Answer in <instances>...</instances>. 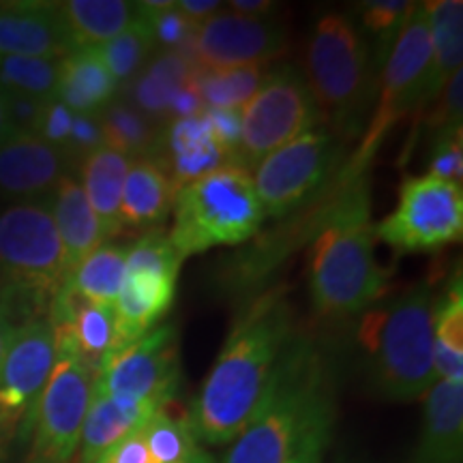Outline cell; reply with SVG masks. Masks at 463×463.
Returning <instances> with one entry per match:
<instances>
[{
    "label": "cell",
    "instance_id": "6da1fadb",
    "mask_svg": "<svg viewBox=\"0 0 463 463\" xmlns=\"http://www.w3.org/2000/svg\"><path fill=\"white\" fill-rule=\"evenodd\" d=\"M292 337L294 316L283 289L266 292L245 307L191 408L195 438L206 444L234 442L262 403Z\"/></svg>",
    "mask_w": 463,
    "mask_h": 463
},
{
    "label": "cell",
    "instance_id": "7a4b0ae2",
    "mask_svg": "<svg viewBox=\"0 0 463 463\" xmlns=\"http://www.w3.org/2000/svg\"><path fill=\"white\" fill-rule=\"evenodd\" d=\"M389 288V270L375 256L367 181H345L331 222L309 249L311 305L322 320L341 322L378 305Z\"/></svg>",
    "mask_w": 463,
    "mask_h": 463
},
{
    "label": "cell",
    "instance_id": "3957f363",
    "mask_svg": "<svg viewBox=\"0 0 463 463\" xmlns=\"http://www.w3.org/2000/svg\"><path fill=\"white\" fill-rule=\"evenodd\" d=\"M438 298L436 283H419L363 316L358 341L369 384L386 402L422 399L436 384L433 320Z\"/></svg>",
    "mask_w": 463,
    "mask_h": 463
},
{
    "label": "cell",
    "instance_id": "277c9868",
    "mask_svg": "<svg viewBox=\"0 0 463 463\" xmlns=\"http://www.w3.org/2000/svg\"><path fill=\"white\" fill-rule=\"evenodd\" d=\"M333 414L320 356L309 341L292 337L277 363L262 403L223 463H289L307 431Z\"/></svg>",
    "mask_w": 463,
    "mask_h": 463
},
{
    "label": "cell",
    "instance_id": "5b68a950",
    "mask_svg": "<svg viewBox=\"0 0 463 463\" xmlns=\"http://www.w3.org/2000/svg\"><path fill=\"white\" fill-rule=\"evenodd\" d=\"M307 89L337 140L361 133L372 106L373 78L367 43L345 14H324L311 31L305 54Z\"/></svg>",
    "mask_w": 463,
    "mask_h": 463
},
{
    "label": "cell",
    "instance_id": "8992f818",
    "mask_svg": "<svg viewBox=\"0 0 463 463\" xmlns=\"http://www.w3.org/2000/svg\"><path fill=\"white\" fill-rule=\"evenodd\" d=\"M170 241L184 260L256 236L264 222L251 172L225 165L178 189Z\"/></svg>",
    "mask_w": 463,
    "mask_h": 463
},
{
    "label": "cell",
    "instance_id": "52a82bcc",
    "mask_svg": "<svg viewBox=\"0 0 463 463\" xmlns=\"http://www.w3.org/2000/svg\"><path fill=\"white\" fill-rule=\"evenodd\" d=\"M431 73V34L430 17L425 3H414L412 11L405 17L402 31L386 58L384 75L378 106L361 140V146L352 155L339 178L354 181L364 176V170L372 164L378 148L389 136L392 127L408 116H414V127H419L420 114L430 108L427 86Z\"/></svg>",
    "mask_w": 463,
    "mask_h": 463
},
{
    "label": "cell",
    "instance_id": "ba28073f",
    "mask_svg": "<svg viewBox=\"0 0 463 463\" xmlns=\"http://www.w3.org/2000/svg\"><path fill=\"white\" fill-rule=\"evenodd\" d=\"M65 279V251L48 202H15L0 211V294L39 316Z\"/></svg>",
    "mask_w": 463,
    "mask_h": 463
},
{
    "label": "cell",
    "instance_id": "9c48e42d",
    "mask_svg": "<svg viewBox=\"0 0 463 463\" xmlns=\"http://www.w3.org/2000/svg\"><path fill=\"white\" fill-rule=\"evenodd\" d=\"M317 123L320 114L303 73L294 65L277 67L266 73L262 86L242 108L239 165L256 170L264 157Z\"/></svg>",
    "mask_w": 463,
    "mask_h": 463
},
{
    "label": "cell",
    "instance_id": "30bf717a",
    "mask_svg": "<svg viewBox=\"0 0 463 463\" xmlns=\"http://www.w3.org/2000/svg\"><path fill=\"white\" fill-rule=\"evenodd\" d=\"M397 253H430L461 241L463 189L430 174L405 178L395 211L373 228Z\"/></svg>",
    "mask_w": 463,
    "mask_h": 463
},
{
    "label": "cell",
    "instance_id": "8fae6325",
    "mask_svg": "<svg viewBox=\"0 0 463 463\" xmlns=\"http://www.w3.org/2000/svg\"><path fill=\"white\" fill-rule=\"evenodd\" d=\"M56 350V364L34 408L26 463H73L80 449L95 373L73 352Z\"/></svg>",
    "mask_w": 463,
    "mask_h": 463
},
{
    "label": "cell",
    "instance_id": "7c38bea8",
    "mask_svg": "<svg viewBox=\"0 0 463 463\" xmlns=\"http://www.w3.org/2000/svg\"><path fill=\"white\" fill-rule=\"evenodd\" d=\"M178 380V333L174 324H164L114 350L95 375V391L164 408L176 395Z\"/></svg>",
    "mask_w": 463,
    "mask_h": 463
},
{
    "label": "cell",
    "instance_id": "4fadbf2b",
    "mask_svg": "<svg viewBox=\"0 0 463 463\" xmlns=\"http://www.w3.org/2000/svg\"><path fill=\"white\" fill-rule=\"evenodd\" d=\"M339 150L331 131L314 127L260 161L253 170V187L264 215L281 219L303 204L326 181Z\"/></svg>",
    "mask_w": 463,
    "mask_h": 463
},
{
    "label": "cell",
    "instance_id": "5bb4252c",
    "mask_svg": "<svg viewBox=\"0 0 463 463\" xmlns=\"http://www.w3.org/2000/svg\"><path fill=\"white\" fill-rule=\"evenodd\" d=\"M288 48V28L273 17L219 11L195 28L191 58L198 69L266 65Z\"/></svg>",
    "mask_w": 463,
    "mask_h": 463
},
{
    "label": "cell",
    "instance_id": "9a60e30c",
    "mask_svg": "<svg viewBox=\"0 0 463 463\" xmlns=\"http://www.w3.org/2000/svg\"><path fill=\"white\" fill-rule=\"evenodd\" d=\"M56 335L48 316L28 317L17 326L0 364V392L24 412L20 438H31L34 408L56 364Z\"/></svg>",
    "mask_w": 463,
    "mask_h": 463
},
{
    "label": "cell",
    "instance_id": "2e32d148",
    "mask_svg": "<svg viewBox=\"0 0 463 463\" xmlns=\"http://www.w3.org/2000/svg\"><path fill=\"white\" fill-rule=\"evenodd\" d=\"M69 164L71 159L43 137L14 133L0 144V195L34 202L54 191L61 178L67 176Z\"/></svg>",
    "mask_w": 463,
    "mask_h": 463
},
{
    "label": "cell",
    "instance_id": "e0dca14e",
    "mask_svg": "<svg viewBox=\"0 0 463 463\" xmlns=\"http://www.w3.org/2000/svg\"><path fill=\"white\" fill-rule=\"evenodd\" d=\"M178 270L125 269V281L114 303L116 347L144 337L164 320L176 297Z\"/></svg>",
    "mask_w": 463,
    "mask_h": 463
},
{
    "label": "cell",
    "instance_id": "ac0fdd59",
    "mask_svg": "<svg viewBox=\"0 0 463 463\" xmlns=\"http://www.w3.org/2000/svg\"><path fill=\"white\" fill-rule=\"evenodd\" d=\"M71 52V39L62 26L56 3L0 5V58H65Z\"/></svg>",
    "mask_w": 463,
    "mask_h": 463
},
{
    "label": "cell",
    "instance_id": "d6986e66",
    "mask_svg": "<svg viewBox=\"0 0 463 463\" xmlns=\"http://www.w3.org/2000/svg\"><path fill=\"white\" fill-rule=\"evenodd\" d=\"M153 159L165 167L176 189L198 181L219 167L230 165L228 155L213 136L204 112L189 118L170 120L164 129L159 155Z\"/></svg>",
    "mask_w": 463,
    "mask_h": 463
},
{
    "label": "cell",
    "instance_id": "ffe728a7",
    "mask_svg": "<svg viewBox=\"0 0 463 463\" xmlns=\"http://www.w3.org/2000/svg\"><path fill=\"white\" fill-rule=\"evenodd\" d=\"M157 405L109 397L92 389L86 410L82 433H80L78 463H99L103 455L131 433L140 431L157 412Z\"/></svg>",
    "mask_w": 463,
    "mask_h": 463
},
{
    "label": "cell",
    "instance_id": "44dd1931",
    "mask_svg": "<svg viewBox=\"0 0 463 463\" xmlns=\"http://www.w3.org/2000/svg\"><path fill=\"white\" fill-rule=\"evenodd\" d=\"M422 402V430L414 463H461L463 384L436 380Z\"/></svg>",
    "mask_w": 463,
    "mask_h": 463
},
{
    "label": "cell",
    "instance_id": "7402d4cb",
    "mask_svg": "<svg viewBox=\"0 0 463 463\" xmlns=\"http://www.w3.org/2000/svg\"><path fill=\"white\" fill-rule=\"evenodd\" d=\"M176 194V184L157 159H133L125 178L120 204L123 228L144 232L159 228L172 215Z\"/></svg>",
    "mask_w": 463,
    "mask_h": 463
},
{
    "label": "cell",
    "instance_id": "603a6c76",
    "mask_svg": "<svg viewBox=\"0 0 463 463\" xmlns=\"http://www.w3.org/2000/svg\"><path fill=\"white\" fill-rule=\"evenodd\" d=\"M52 219H54L56 232L61 236L62 251H65L67 277L86 256H90L95 249L106 242L99 219L92 211L80 181L73 176L61 178L52 191L48 200Z\"/></svg>",
    "mask_w": 463,
    "mask_h": 463
},
{
    "label": "cell",
    "instance_id": "cb8c5ba5",
    "mask_svg": "<svg viewBox=\"0 0 463 463\" xmlns=\"http://www.w3.org/2000/svg\"><path fill=\"white\" fill-rule=\"evenodd\" d=\"M195 62L178 52H157L127 84V99L155 123H170V106L176 92L195 75Z\"/></svg>",
    "mask_w": 463,
    "mask_h": 463
},
{
    "label": "cell",
    "instance_id": "d4e9b609",
    "mask_svg": "<svg viewBox=\"0 0 463 463\" xmlns=\"http://www.w3.org/2000/svg\"><path fill=\"white\" fill-rule=\"evenodd\" d=\"M120 86L95 48L73 50L61 61L56 99L73 114H97L118 97Z\"/></svg>",
    "mask_w": 463,
    "mask_h": 463
},
{
    "label": "cell",
    "instance_id": "484cf974",
    "mask_svg": "<svg viewBox=\"0 0 463 463\" xmlns=\"http://www.w3.org/2000/svg\"><path fill=\"white\" fill-rule=\"evenodd\" d=\"M129 165V157L108 146L92 150L80 164V184L99 219L106 239L120 234L123 230L120 204H123V187Z\"/></svg>",
    "mask_w": 463,
    "mask_h": 463
},
{
    "label": "cell",
    "instance_id": "4316f807",
    "mask_svg": "<svg viewBox=\"0 0 463 463\" xmlns=\"http://www.w3.org/2000/svg\"><path fill=\"white\" fill-rule=\"evenodd\" d=\"M56 11L73 50L112 42L137 17L136 3L127 0H67L56 3Z\"/></svg>",
    "mask_w": 463,
    "mask_h": 463
},
{
    "label": "cell",
    "instance_id": "83f0119b",
    "mask_svg": "<svg viewBox=\"0 0 463 463\" xmlns=\"http://www.w3.org/2000/svg\"><path fill=\"white\" fill-rule=\"evenodd\" d=\"M431 34V73L427 86V101L436 103L439 92L463 65V3L436 0L425 3Z\"/></svg>",
    "mask_w": 463,
    "mask_h": 463
},
{
    "label": "cell",
    "instance_id": "f1b7e54d",
    "mask_svg": "<svg viewBox=\"0 0 463 463\" xmlns=\"http://www.w3.org/2000/svg\"><path fill=\"white\" fill-rule=\"evenodd\" d=\"M99 123L103 146L125 155L131 161L159 155L165 127L148 118L127 97H116L109 101L99 112Z\"/></svg>",
    "mask_w": 463,
    "mask_h": 463
},
{
    "label": "cell",
    "instance_id": "f546056e",
    "mask_svg": "<svg viewBox=\"0 0 463 463\" xmlns=\"http://www.w3.org/2000/svg\"><path fill=\"white\" fill-rule=\"evenodd\" d=\"M125 264L127 249L103 242L75 266L62 288L86 303L114 307L125 281Z\"/></svg>",
    "mask_w": 463,
    "mask_h": 463
},
{
    "label": "cell",
    "instance_id": "4dcf8cb0",
    "mask_svg": "<svg viewBox=\"0 0 463 463\" xmlns=\"http://www.w3.org/2000/svg\"><path fill=\"white\" fill-rule=\"evenodd\" d=\"M266 73V65L195 69L194 84L204 108L242 109L262 86Z\"/></svg>",
    "mask_w": 463,
    "mask_h": 463
},
{
    "label": "cell",
    "instance_id": "1f68e13d",
    "mask_svg": "<svg viewBox=\"0 0 463 463\" xmlns=\"http://www.w3.org/2000/svg\"><path fill=\"white\" fill-rule=\"evenodd\" d=\"M95 50L99 52L103 65L108 67L116 84L123 89L142 71L144 65L150 61V56H153V52L157 50V43H155L148 22L137 14L127 31Z\"/></svg>",
    "mask_w": 463,
    "mask_h": 463
},
{
    "label": "cell",
    "instance_id": "d6a6232c",
    "mask_svg": "<svg viewBox=\"0 0 463 463\" xmlns=\"http://www.w3.org/2000/svg\"><path fill=\"white\" fill-rule=\"evenodd\" d=\"M62 58L11 56L0 58V90L34 99H56Z\"/></svg>",
    "mask_w": 463,
    "mask_h": 463
},
{
    "label": "cell",
    "instance_id": "836d02e7",
    "mask_svg": "<svg viewBox=\"0 0 463 463\" xmlns=\"http://www.w3.org/2000/svg\"><path fill=\"white\" fill-rule=\"evenodd\" d=\"M167 405L159 408L142 427L144 442L153 463H184L198 449V438L189 416L174 414Z\"/></svg>",
    "mask_w": 463,
    "mask_h": 463
},
{
    "label": "cell",
    "instance_id": "e575fe53",
    "mask_svg": "<svg viewBox=\"0 0 463 463\" xmlns=\"http://www.w3.org/2000/svg\"><path fill=\"white\" fill-rule=\"evenodd\" d=\"M412 7L414 3L405 0H369L361 5L364 28L378 37V61L389 58L392 43Z\"/></svg>",
    "mask_w": 463,
    "mask_h": 463
},
{
    "label": "cell",
    "instance_id": "d590c367",
    "mask_svg": "<svg viewBox=\"0 0 463 463\" xmlns=\"http://www.w3.org/2000/svg\"><path fill=\"white\" fill-rule=\"evenodd\" d=\"M436 347L463 356V286L461 277L450 281L447 292L438 298L436 320H433Z\"/></svg>",
    "mask_w": 463,
    "mask_h": 463
},
{
    "label": "cell",
    "instance_id": "8d00e7d4",
    "mask_svg": "<svg viewBox=\"0 0 463 463\" xmlns=\"http://www.w3.org/2000/svg\"><path fill=\"white\" fill-rule=\"evenodd\" d=\"M430 176L453 184H463V129L450 127L436 133L430 153Z\"/></svg>",
    "mask_w": 463,
    "mask_h": 463
},
{
    "label": "cell",
    "instance_id": "74e56055",
    "mask_svg": "<svg viewBox=\"0 0 463 463\" xmlns=\"http://www.w3.org/2000/svg\"><path fill=\"white\" fill-rule=\"evenodd\" d=\"M463 118V75L461 71L450 78L439 97L433 103V109L427 114V127L433 133H439L450 127H461Z\"/></svg>",
    "mask_w": 463,
    "mask_h": 463
},
{
    "label": "cell",
    "instance_id": "f35d334b",
    "mask_svg": "<svg viewBox=\"0 0 463 463\" xmlns=\"http://www.w3.org/2000/svg\"><path fill=\"white\" fill-rule=\"evenodd\" d=\"M204 116L211 125L213 136L225 155H228L230 165H239V146H241V127H242V109H219L204 108Z\"/></svg>",
    "mask_w": 463,
    "mask_h": 463
},
{
    "label": "cell",
    "instance_id": "ab89813d",
    "mask_svg": "<svg viewBox=\"0 0 463 463\" xmlns=\"http://www.w3.org/2000/svg\"><path fill=\"white\" fill-rule=\"evenodd\" d=\"M71 125H73L71 109H69L65 103H61L58 99H52L48 106H45V112L42 116V123H39L37 136L43 137L45 142L52 144V146L58 150H62V153L67 155L69 137H71Z\"/></svg>",
    "mask_w": 463,
    "mask_h": 463
},
{
    "label": "cell",
    "instance_id": "60d3db41",
    "mask_svg": "<svg viewBox=\"0 0 463 463\" xmlns=\"http://www.w3.org/2000/svg\"><path fill=\"white\" fill-rule=\"evenodd\" d=\"M103 146V133L99 123V112L97 114H73L71 137H69L67 155L69 159H84L92 150Z\"/></svg>",
    "mask_w": 463,
    "mask_h": 463
},
{
    "label": "cell",
    "instance_id": "b9f144b4",
    "mask_svg": "<svg viewBox=\"0 0 463 463\" xmlns=\"http://www.w3.org/2000/svg\"><path fill=\"white\" fill-rule=\"evenodd\" d=\"M5 95H7L9 118L11 127H14V133H34V136H37L39 123H42L45 106H48L50 101L34 99V97L26 95H11V92H5Z\"/></svg>",
    "mask_w": 463,
    "mask_h": 463
},
{
    "label": "cell",
    "instance_id": "7bdbcfd3",
    "mask_svg": "<svg viewBox=\"0 0 463 463\" xmlns=\"http://www.w3.org/2000/svg\"><path fill=\"white\" fill-rule=\"evenodd\" d=\"M331 430H333V414L324 416L307 431V436L300 442L289 463H322V455L326 450L328 439H331Z\"/></svg>",
    "mask_w": 463,
    "mask_h": 463
},
{
    "label": "cell",
    "instance_id": "ee69618b",
    "mask_svg": "<svg viewBox=\"0 0 463 463\" xmlns=\"http://www.w3.org/2000/svg\"><path fill=\"white\" fill-rule=\"evenodd\" d=\"M22 422H24V412L0 392V463H7L11 449L20 438Z\"/></svg>",
    "mask_w": 463,
    "mask_h": 463
},
{
    "label": "cell",
    "instance_id": "f6af8a7d",
    "mask_svg": "<svg viewBox=\"0 0 463 463\" xmlns=\"http://www.w3.org/2000/svg\"><path fill=\"white\" fill-rule=\"evenodd\" d=\"M99 463H153L148 455L146 442H144L142 430L131 433V436L125 438L123 442H118L114 449H109Z\"/></svg>",
    "mask_w": 463,
    "mask_h": 463
},
{
    "label": "cell",
    "instance_id": "bcb514c9",
    "mask_svg": "<svg viewBox=\"0 0 463 463\" xmlns=\"http://www.w3.org/2000/svg\"><path fill=\"white\" fill-rule=\"evenodd\" d=\"M20 320H17V307L11 298L0 294V364L5 361V354H7L11 339L20 326Z\"/></svg>",
    "mask_w": 463,
    "mask_h": 463
},
{
    "label": "cell",
    "instance_id": "7dc6e473",
    "mask_svg": "<svg viewBox=\"0 0 463 463\" xmlns=\"http://www.w3.org/2000/svg\"><path fill=\"white\" fill-rule=\"evenodd\" d=\"M222 7L223 3H219V0H176V9L181 11L184 20L195 28L204 24L206 20H211L215 14H219Z\"/></svg>",
    "mask_w": 463,
    "mask_h": 463
},
{
    "label": "cell",
    "instance_id": "c3c4849f",
    "mask_svg": "<svg viewBox=\"0 0 463 463\" xmlns=\"http://www.w3.org/2000/svg\"><path fill=\"white\" fill-rule=\"evenodd\" d=\"M228 7L236 15L269 17V14H273L275 3H269V0H232Z\"/></svg>",
    "mask_w": 463,
    "mask_h": 463
},
{
    "label": "cell",
    "instance_id": "681fc988",
    "mask_svg": "<svg viewBox=\"0 0 463 463\" xmlns=\"http://www.w3.org/2000/svg\"><path fill=\"white\" fill-rule=\"evenodd\" d=\"M9 136H14V127H11L9 118L7 95H5V90H0V144L7 140Z\"/></svg>",
    "mask_w": 463,
    "mask_h": 463
},
{
    "label": "cell",
    "instance_id": "f907efd6",
    "mask_svg": "<svg viewBox=\"0 0 463 463\" xmlns=\"http://www.w3.org/2000/svg\"><path fill=\"white\" fill-rule=\"evenodd\" d=\"M184 463H217L215 459H213V457L211 455H208L206 453V450L204 449H195L194 450V455H191L189 457V459L187 461H184Z\"/></svg>",
    "mask_w": 463,
    "mask_h": 463
}]
</instances>
